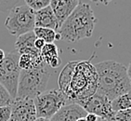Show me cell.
<instances>
[{
	"label": "cell",
	"instance_id": "cell-16",
	"mask_svg": "<svg viewBox=\"0 0 131 121\" xmlns=\"http://www.w3.org/2000/svg\"><path fill=\"white\" fill-rule=\"evenodd\" d=\"M77 60H73V62H70L64 66V68L62 69L61 73L60 74L58 79V84H59V89L62 91L63 94L66 91L67 88H68L69 82H70L71 76L73 74V71L74 66H75Z\"/></svg>",
	"mask_w": 131,
	"mask_h": 121
},
{
	"label": "cell",
	"instance_id": "cell-10",
	"mask_svg": "<svg viewBox=\"0 0 131 121\" xmlns=\"http://www.w3.org/2000/svg\"><path fill=\"white\" fill-rule=\"evenodd\" d=\"M79 2L80 0H50L49 7L55 14L60 27L67 17L77 7Z\"/></svg>",
	"mask_w": 131,
	"mask_h": 121
},
{
	"label": "cell",
	"instance_id": "cell-6",
	"mask_svg": "<svg viewBox=\"0 0 131 121\" xmlns=\"http://www.w3.org/2000/svg\"><path fill=\"white\" fill-rule=\"evenodd\" d=\"M37 117L50 119L65 104H70L68 99L60 89L44 91L34 99Z\"/></svg>",
	"mask_w": 131,
	"mask_h": 121
},
{
	"label": "cell",
	"instance_id": "cell-4",
	"mask_svg": "<svg viewBox=\"0 0 131 121\" xmlns=\"http://www.w3.org/2000/svg\"><path fill=\"white\" fill-rule=\"evenodd\" d=\"M52 71L45 63L36 68L20 70L15 98L35 99L44 92Z\"/></svg>",
	"mask_w": 131,
	"mask_h": 121
},
{
	"label": "cell",
	"instance_id": "cell-19",
	"mask_svg": "<svg viewBox=\"0 0 131 121\" xmlns=\"http://www.w3.org/2000/svg\"><path fill=\"white\" fill-rule=\"evenodd\" d=\"M24 1H25V5L35 11H37V10H40L48 7L50 3V0H24Z\"/></svg>",
	"mask_w": 131,
	"mask_h": 121
},
{
	"label": "cell",
	"instance_id": "cell-22",
	"mask_svg": "<svg viewBox=\"0 0 131 121\" xmlns=\"http://www.w3.org/2000/svg\"><path fill=\"white\" fill-rule=\"evenodd\" d=\"M114 121H131V108L116 112Z\"/></svg>",
	"mask_w": 131,
	"mask_h": 121
},
{
	"label": "cell",
	"instance_id": "cell-15",
	"mask_svg": "<svg viewBox=\"0 0 131 121\" xmlns=\"http://www.w3.org/2000/svg\"><path fill=\"white\" fill-rule=\"evenodd\" d=\"M44 63V60L40 55L31 54H20L19 57V67L20 70H30L36 68Z\"/></svg>",
	"mask_w": 131,
	"mask_h": 121
},
{
	"label": "cell",
	"instance_id": "cell-13",
	"mask_svg": "<svg viewBox=\"0 0 131 121\" xmlns=\"http://www.w3.org/2000/svg\"><path fill=\"white\" fill-rule=\"evenodd\" d=\"M36 39L35 33L29 32L24 35H19L15 42V48L19 54H31L40 55V51L35 47V40Z\"/></svg>",
	"mask_w": 131,
	"mask_h": 121
},
{
	"label": "cell",
	"instance_id": "cell-8",
	"mask_svg": "<svg viewBox=\"0 0 131 121\" xmlns=\"http://www.w3.org/2000/svg\"><path fill=\"white\" fill-rule=\"evenodd\" d=\"M77 104L82 106L86 113L95 114L99 117L107 121H114L116 112L112 108V101L105 96L94 93Z\"/></svg>",
	"mask_w": 131,
	"mask_h": 121
},
{
	"label": "cell",
	"instance_id": "cell-20",
	"mask_svg": "<svg viewBox=\"0 0 131 121\" xmlns=\"http://www.w3.org/2000/svg\"><path fill=\"white\" fill-rule=\"evenodd\" d=\"M14 99L10 96L8 91L0 84V107L2 106H8L11 104Z\"/></svg>",
	"mask_w": 131,
	"mask_h": 121
},
{
	"label": "cell",
	"instance_id": "cell-26",
	"mask_svg": "<svg viewBox=\"0 0 131 121\" xmlns=\"http://www.w3.org/2000/svg\"><path fill=\"white\" fill-rule=\"evenodd\" d=\"M92 2L96 3V4H102V5H108L112 0H91Z\"/></svg>",
	"mask_w": 131,
	"mask_h": 121
},
{
	"label": "cell",
	"instance_id": "cell-17",
	"mask_svg": "<svg viewBox=\"0 0 131 121\" xmlns=\"http://www.w3.org/2000/svg\"><path fill=\"white\" fill-rule=\"evenodd\" d=\"M34 33L36 37L43 39L46 43H54L55 40H60L58 32L49 28L35 27Z\"/></svg>",
	"mask_w": 131,
	"mask_h": 121
},
{
	"label": "cell",
	"instance_id": "cell-11",
	"mask_svg": "<svg viewBox=\"0 0 131 121\" xmlns=\"http://www.w3.org/2000/svg\"><path fill=\"white\" fill-rule=\"evenodd\" d=\"M85 109L78 104L71 103L62 106L50 118L51 121H76L86 116Z\"/></svg>",
	"mask_w": 131,
	"mask_h": 121
},
{
	"label": "cell",
	"instance_id": "cell-23",
	"mask_svg": "<svg viewBox=\"0 0 131 121\" xmlns=\"http://www.w3.org/2000/svg\"><path fill=\"white\" fill-rule=\"evenodd\" d=\"M10 116V105L0 107V121H8Z\"/></svg>",
	"mask_w": 131,
	"mask_h": 121
},
{
	"label": "cell",
	"instance_id": "cell-31",
	"mask_svg": "<svg viewBox=\"0 0 131 121\" xmlns=\"http://www.w3.org/2000/svg\"><path fill=\"white\" fill-rule=\"evenodd\" d=\"M98 121H107V120H105V119H102V118H101V117H99Z\"/></svg>",
	"mask_w": 131,
	"mask_h": 121
},
{
	"label": "cell",
	"instance_id": "cell-1",
	"mask_svg": "<svg viewBox=\"0 0 131 121\" xmlns=\"http://www.w3.org/2000/svg\"><path fill=\"white\" fill-rule=\"evenodd\" d=\"M98 75L96 93L113 101L122 94L131 91L127 68L114 60H104L95 64Z\"/></svg>",
	"mask_w": 131,
	"mask_h": 121
},
{
	"label": "cell",
	"instance_id": "cell-3",
	"mask_svg": "<svg viewBox=\"0 0 131 121\" xmlns=\"http://www.w3.org/2000/svg\"><path fill=\"white\" fill-rule=\"evenodd\" d=\"M97 86L98 75L95 66L90 60H77L64 95L70 104H77L96 93Z\"/></svg>",
	"mask_w": 131,
	"mask_h": 121
},
{
	"label": "cell",
	"instance_id": "cell-12",
	"mask_svg": "<svg viewBox=\"0 0 131 121\" xmlns=\"http://www.w3.org/2000/svg\"><path fill=\"white\" fill-rule=\"evenodd\" d=\"M35 27L49 28L58 32L59 23L56 19L55 14L49 6L42 8L40 10L35 11Z\"/></svg>",
	"mask_w": 131,
	"mask_h": 121
},
{
	"label": "cell",
	"instance_id": "cell-14",
	"mask_svg": "<svg viewBox=\"0 0 131 121\" xmlns=\"http://www.w3.org/2000/svg\"><path fill=\"white\" fill-rule=\"evenodd\" d=\"M40 54L44 63L51 69L58 68L61 65V60L59 56V48L54 43H46L40 51Z\"/></svg>",
	"mask_w": 131,
	"mask_h": 121
},
{
	"label": "cell",
	"instance_id": "cell-28",
	"mask_svg": "<svg viewBox=\"0 0 131 121\" xmlns=\"http://www.w3.org/2000/svg\"><path fill=\"white\" fill-rule=\"evenodd\" d=\"M34 121H51V120L48 118H44V117H36V119Z\"/></svg>",
	"mask_w": 131,
	"mask_h": 121
},
{
	"label": "cell",
	"instance_id": "cell-7",
	"mask_svg": "<svg viewBox=\"0 0 131 121\" xmlns=\"http://www.w3.org/2000/svg\"><path fill=\"white\" fill-rule=\"evenodd\" d=\"M20 54L17 51L6 54L4 60L0 62V84L8 91L13 99L17 94L18 82L20 69L19 67Z\"/></svg>",
	"mask_w": 131,
	"mask_h": 121
},
{
	"label": "cell",
	"instance_id": "cell-24",
	"mask_svg": "<svg viewBox=\"0 0 131 121\" xmlns=\"http://www.w3.org/2000/svg\"><path fill=\"white\" fill-rule=\"evenodd\" d=\"M45 44H46V42L43 40V39H41V38L36 37V39L35 40V47L37 48L38 51H41L42 48L45 46Z\"/></svg>",
	"mask_w": 131,
	"mask_h": 121
},
{
	"label": "cell",
	"instance_id": "cell-25",
	"mask_svg": "<svg viewBox=\"0 0 131 121\" xmlns=\"http://www.w3.org/2000/svg\"><path fill=\"white\" fill-rule=\"evenodd\" d=\"M85 118L88 121H98L99 116L95 114H91V113H88L86 116H85Z\"/></svg>",
	"mask_w": 131,
	"mask_h": 121
},
{
	"label": "cell",
	"instance_id": "cell-21",
	"mask_svg": "<svg viewBox=\"0 0 131 121\" xmlns=\"http://www.w3.org/2000/svg\"><path fill=\"white\" fill-rule=\"evenodd\" d=\"M20 0H0V12H7L14 8Z\"/></svg>",
	"mask_w": 131,
	"mask_h": 121
},
{
	"label": "cell",
	"instance_id": "cell-9",
	"mask_svg": "<svg viewBox=\"0 0 131 121\" xmlns=\"http://www.w3.org/2000/svg\"><path fill=\"white\" fill-rule=\"evenodd\" d=\"M36 110L33 99L15 98L10 104L8 121H34L36 119Z\"/></svg>",
	"mask_w": 131,
	"mask_h": 121
},
{
	"label": "cell",
	"instance_id": "cell-27",
	"mask_svg": "<svg viewBox=\"0 0 131 121\" xmlns=\"http://www.w3.org/2000/svg\"><path fill=\"white\" fill-rule=\"evenodd\" d=\"M5 56H6L5 51H3V49H1V48H0V62L4 60V58H5Z\"/></svg>",
	"mask_w": 131,
	"mask_h": 121
},
{
	"label": "cell",
	"instance_id": "cell-30",
	"mask_svg": "<svg viewBox=\"0 0 131 121\" xmlns=\"http://www.w3.org/2000/svg\"><path fill=\"white\" fill-rule=\"evenodd\" d=\"M76 121H88V120H86V119L85 118V117H81V118L77 119V120H76Z\"/></svg>",
	"mask_w": 131,
	"mask_h": 121
},
{
	"label": "cell",
	"instance_id": "cell-29",
	"mask_svg": "<svg viewBox=\"0 0 131 121\" xmlns=\"http://www.w3.org/2000/svg\"><path fill=\"white\" fill-rule=\"evenodd\" d=\"M127 75H128L129 78H130V79H131V63H129L128 68H127Z\"/></svg>",
	"mask_w": 131,
	"mask_h": 121
},
{
	"label": "cell",
	"instance_id": "cell-5",
	"mask_svg": "<svg viewBox=\"0 0 131 121\" xmlns=\"http://www.w3.org/2000/svg\"><path fill=\"white\" fill-rule=\"evenodd\" d=\"M35 11L28 6H15L10 9L5 21V27L10 35L19 36L35 29Z\"/></svg>",
	"mask_w": 131,
	"mask_h": 121
},
{
	"label": "cell",
	"instance_id": "cell-32",
	"mask_svg": "<svg viewBox=\"0 0 131 121\" xmlns=\"http://www.w3.org/2000/svg\"><path fill=\"white\" fill-rule=\"evenodd\" d=\"M130 88H131V79H130Z\"/></svg>",
	"mask_w": 131,
	"mask_h": 121
},
{
	"label": "cell",
	"instance_id": "cell-18",
	"mask_svg": "<svg viewBox=\"0 0 131 121\" xmlns=\"http://www.w3.org/2000/svg\"><path fill=\"white\" fill-rule=\"evenodd\" d=\"M112 108L114 112L131 108V91L122 94L112 101Z\"/></svg>",
	"mask_w": 131,
	"mask_h": 121
},
{
	"label": "cell",
	"instance_id": "cell-2",
	"mask_svg": "<svg viewBox=\"0 0 131 121\" xmlns=\"http://www.w3.org/2000/svg\"><path fill=\"white\" fill-rule=\"evenodd\" d=\"M97 19L88 3L79 2L58 30L60 40L74 43L93 35Z\"/></svg>",
	"mask_w": 131,
	"mask_h": 121
}]
</instances>
